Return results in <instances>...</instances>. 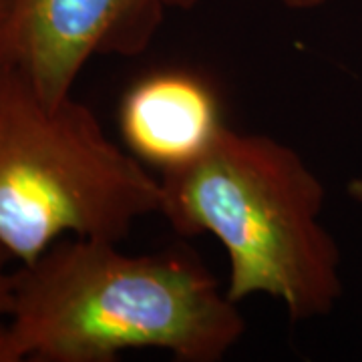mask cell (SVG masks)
I'll list each match as a JSON object with an SVG mask.
<instances>
[{
  "label": "cell",
  "mask_w": 362,
  "mask_h": 362,
  "mask_svg": "<svg viewBox=\"0 0 362 362\" xmlns=\"http://www.w3.org/2000/svg\"><path fill=\"white\" fill-rule=\"evenodd\" d=\"M6 320L18 362H115L141 349L218 362L246 334L238 304L192 252L125 254L75 235L14 272Z\"/></svg>",
  "instance_id": "1"
},
{
  "label": "cell",
  "mask_w": 362,
  "mask_h": 362,
  "mask_svg": "<svg viewBox=\"0 0 362 362\" xmlns=\"http://www.w3.org/2000/svg\"><path fill=\"white\" fill-rule=\"evenodd\" d=\"M159 180V216L180 235L211 233L223 246L235 304L266 294L292 322L334 308L344 286L340 250L322 223L326 189L296 149L226 125L199 159Z\"/></svg>",
  "instance_id": "2"
},
{
  "label": "cell",
  "mask_w": 362,
  "mask_h": 362,
  "mask_svg": "<svg viewBox=\"0 0 362 362\" xmlns=\"http://www.w3.org/2000/svg\"><path fill=\"white\" fill-rule=\"evenodd\" d=\"M163 187L73 97L45 103L0 65V246L30 264L66 235L121 244L161 214Z\"/></svg>",
  "instance_id": "3"
},
{
  "label": "cell",
  "mask_w": 362,
  "mask_h": 362,
  "mask_svg": "<svg viewBox=\"0 0 362 362\" xmlns=\"http://www.w3.org/2000/svg\"><path fill=\"white\" fill-rule=\"evenodd\" d=\"M199 0H13L0 28V65L61 105L93 57H137L165 18Z\"/></svg>",
  "instance_id": "4"
},
{
  "label": "cell",
  "mask_w": 362,
  "mask_h": 362,
  "mask_svg": "<svg viewBox=\"0 0 362 362\" xmlns=\"http://www.w3.org/2000/svg\"><path fill=\"white\" fill-rule=\"evenodd\" d=\"M117 123L125 149L159 175L194 163L226 127L211 83L185 69L137 78L119 101Z\"/></svg>",
  "instance_id": "5"
},
{
  "label": "cell",
  "mask_w": 362,
  "mask_h": 362,
  "mask_svg": "<svg viewBox=\"0 0 362 362\" xmlns=\"http://www.w3.org/2000/svg\"><path fill=\"white\" fill-rule=\"evenodd\" d=\"M11 256L6 250L0 246V320L8 318L13 308V292H14V272L6 270Z\"/></svg>",
  "instance_id": "6"
},
{
  "label": "cell",
  "mask_w": 362,
  "mask_h": 362,
  "mask_svg": "<svg viewBox=\"0 0 362 362\" xmlns=\"http://www.w3.org/2000/svg\"><path fill=\"white\" fill-rule=\"evenodd\" d=\"M0 362H18V356L11 342L8 326L2 322H0Z\"/></svg>",
  "instance_id": "7"
},
{
  "label": "cell",
  "mask_w": 362,
  "mask_h": 362,
  "mask_svg": "<svg viewBox=\"0 0 362 362\" xmlns=\"http://www.w3.org/2000/svg\"><path fill=\"white\" fill-rule=\"evenodd\" d=\"M284 6L292 8V11H312L324 4L326 0H280Z\"/></svg>",
  "instance_id": "8"
},
{
  "label": "cell",
  "mask_w": 362,
  "mask_h": 362,
  "mask_svg": "<svg viewBox=\"0 0 362 362\" xmlns=\"http://www.w3.org/2000/svg\"><path fill=\"white\" fill-rule=\"evenodd\" d=\"M350 195L362 202V180H354L350 183Z\"/></svg>",
  "instance_id": "9"
},
{
  "label": "cell",
  "mask_w": 362,
  "mask_h": 362,
  "mask_svg": "<svg viewBox=\"0 0 362 362\" xmlns=\"http://www.w3.org/2000/svg\"><path fill=\"white\" fill-rule=\"evenodd\" d=\"M11 2H13V0H0V28H2L4 21H6V14H8V8H11Z\"/></svg>",
  "instance_id": "10"
}]
</instances>
